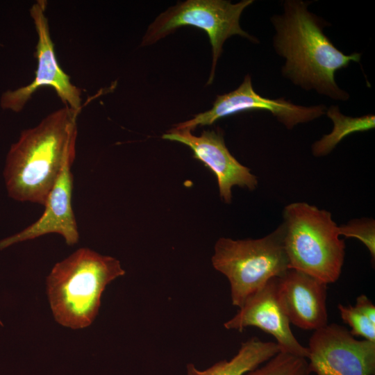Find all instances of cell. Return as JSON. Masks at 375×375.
<instances>
[{
    "label": "cell",
    "instance_id": "obj_18",
    "mask_svg": "<svg viewBox=\"0 0 375 375\" xmlns=\"http://www.w3.org/2000/svg\"><path fill=\"white\" fill-rule=\"evenodd\" d=\"M338 308L343 322L351 328L350 331L351 335L375 342V324H373L354 306L339 303Z\"/></svg>",
    "mask_w": 375,
    "mask_h": 375
},
{
    "label": "cell",
    "instance_id": "obj_14",
    "mask_svg": "<svg viewBox=\"0 0 375 375\" xmlns=\"http://www.w3.org/2000/svg\"><path fill=\"white\" fill-rule=\"evenodd\" d=\"M276 342H266L256 337L241 344L238 353L230 360H220L201 370L192 363L186 366L187 375H244L281 352Z\"/></svg>",
    "mask_w": 375,
    "mask_h": 375
},
{
    "label": "cell",
    "instance_id": "obj_10",
    "mask_svg": "<svg viewBox=\"0 0 375 375\" xmlns=\"http://www.w3.org/2000/svg\"><path fill=\"white\" fill-rule=\"evenodd\" d=\"M224 326L228 330L239 331L247 327L260 328L275 338L282 352L308 358V348L297 340L291 330L290 322L279 296L278 278L269 281L248 298Z\"/></svg>",
    "mask_w": 375,
    "mask_h": 375
},
{
    "label": "cell",
    "instance_id": "obj_19",
    "mask_svg": "<svg viewBox=\"0 0 375 375\" xmlns=\"http://www.w3.org/2000/svg\"><path fill=\"white\" fill-rule=\"evenodd\" d=\"M354 307L365 315L373 324H375V306L365 294L356 298Z\"/></svg>",
    "mask_w": 375,
    "mask_h": 375
},
{
    "label": "cell",
    "instance_id": "obj_4",
    "mask_svg": "<svg viewBox=\"0 0 375 375\" xmlns=\"http://www.w3.org/2000/svg\"><path fill=\"white\" fill-rule=\"evenodd\" d=\"M280 226L289 269L327 285L338 280L346 246L329 211L306 202L291 203L283 210Z\"/></svg>",
    "mask_w": 375,
    "mask_h": 375
},
{
    "label": "cell",
    "instance_id": "obj_1",
    "mask_svg": "<svg viewBox=\"0 0 375 375\" xmlns=\"http://www.w3.org/2000/svg\"><path fill=\"white\" fill-rule=\"evenodd\" d=\"M310 2L285 0L283 13L271 18L275 30L273 47L285 59L283 76L306 90H314L336 101H347L349 94L336 83L337 71L351 62H360L361 54L346 55L325 35L328 22L308 10Z\"/></svg>",
    "mask_w": 375,
    "mask_h": 375
},
{
    "label": "cell",
    "instance_id": "obj_11",
    "mask_svg": "<svg viewBox=\"0 0 375 375\" xmlns=\"http://www.w3.org/2000/svg\"><path fill=\"white\" fill-rule=\"evenodd\" d=\"M162 138L182 143L191 149L194 158L202 162L215 175L220 197L225 203L231 202L232 188L235 185L249 190L256 188V176L230 153L220 132L203 131L199 136H196L189 130L174 127Z\"/></svg>",
    "mask_w": 375,
    "mask_h": 375
},
{
    "label": "cell",
    "instance_id": "obj_20",
    "mask_svg": "<svg viewBox=\"0 0 375 375\" xmlns=\"http://www.w3.org/2000/svg\"><path fill=\"white\" fill-rule=\"evenodd\" d=\"M0 324H1V326H3V324H2V322H1V320H0Z\"/></svg>",
    "mask_w": 375,
    "mask_h": 375
},
{
    "label": "cell",
    "instance_id": "obj_17",
    "mask_svg": "<svg viewBox=\"0 0 375 375\" xmlns=\"http://www.w3.org/2000/svg\"><path fill=\"white\" fill-rule=\"evenodd\" d=\"M339 234L360 240L368 249L372 260H375V221L372 218L355 219L338 226Z\"/></svg>",
    "mask_w": 375,
    "mask_h": 375
},
{
    "label": "cell",
    "instance_id": "obj_7",
    "mask_svg": "<svg viewBox=\"0 0 375 375\" xmlns=\"http://www.w3.org/2000/svg\"><path fill=\"white\" fill-rule=\"evenodd\" d=\"M308 371L315 375H374L375 342L358 340L332 323L314 331L308 342Z\"/></svg>",
    "mask_w": 375,
    "mask_h": 375
},
{
    "label": "cell",
    "instance_id": "obj_16",
    "mask_svg": "<svg viewBox=\"0 0 375 375\" xmlns=\"http://www.w3.org/2000/svg\"><path fill=\"white\" fill-rule=\"evenodd\" d=\"M306 358L279 352L244 375H310Z\"/></svg>",
    "mask_w": 375,
    "mask_h": 375
},
{
    "label": "cell",
    "instance_id": "obj_15",
    "mask_svg": "<svg viewBox=\"0 0 375 375\" xmlns=\"http://www.w3.org/2000/svg\"><path fill=\"white\" fill-rule=\"evenodd\" d=\"M326 113L333 122V129L312 144V153L316 157L329 154L347 135L367 131L375 127V116L372 114L357 117H349L343 115L335 105L326 108Z\"/></svg>",
    "mask_w": 375,
    "mask_h": 375
},
{
    "label": "cell",
    "instance_id": "obj_5",
    "mask_svg": "<svg viewBox=\"0 0 375 375\" xmlns=\"http://www.w3.org/2000/svg\"><path fill=\"white\" fill-rule=\"evenodd\" d=\"M211 260L228 280L232 304L239 308L269 281L289 269L280 225L258 239L220 238Z\"/></svg>",
    "mask_w": 375,
    "mask_h": 375
},
{
    "label": "cell",
    "instance_id": "obj_3",
    "mask_svg": "<svg viewBox=\"0 0 375 375\" xmlns=\"http://www.w3.org/2000/svg\"><path fill=\"white\" fill-rule=\"evenodd\" d=\"M126 272L119 260L81 248L57 262L47 277V293L55 320L81 329L98 315L106 286Z\"/></svg>",
    "mask_w": 375,
    "mask_h": 375
},
{
    "label": "cell",
    "instance_id": "obj_6",
    "mask_svg": "<svg viewBox=\"0 0 375 375\" xmlns=\"http://www.w3.org/2000/svg\"><path fill=\"white\" fill-rule=\"evenodd\" d=\"M253 2V0H242L235 3L225 0H187L178 3L160 14L149 25L141 45L156 43L181 26H190L203 30L207 33L212 47V62L207 83L211 84L217 60L228 38L238 35L252 42H258L240 25L243 10Z\"/></svg>",
    "mask_w": 375,
    "mask_h": 375
},
{
    "label": "cell",
    "instance_id": "obj_13",
    "mask_svg": "<svg viewBox=\"0 0 375 375\" xmlns=\"http://www.w3.org/2000/svg\"><path fill=\"white\" fill-rule=\"evenodd\" d=\"M278 286L290 324L312 331L328 324L327 284L301 271L289 269L278 278Z\"/></svg>",
    "mask_w": 375,
    "mask_h": 375
},
{
    "label": "cell",
    "instance_id": "obj_8",
    "mask_svg": "<svg viewBox=\"0 0 375 375\" xmlns=\"http://www.w3.org/2000/svg\"><path fill=\"white\" fill-rule=\"evenodd\" d=\"M326 108L322 104L303 106L283 97H262L253 90L251 76L247 74L237 89L218 95L210 110L195 115L192 119L176 124L174 128L192 131L198 126L211 125L221 118L241 112L265 110L290 130L299 124L320 117L326 113Z\"/></svg>",
    "mask_w": 375,
    "mask_h": 375
},
{
    "label": "cell",
    "instance_id": "obj_2",
    "mask_svg": "<svg viewBox=\"0 0 375 375\" xmlns=\"http://www.w3.org/2000/svg\"><path fill=\"white\" fill-rule=\"evenodd\" d=\"M80 112L65 105L21 133L3 171L10 197L44 206L65 163L75 158Z\"/></svg>",
    "mask_w": 375,
    "mask_h": 375
},
{
    "label": "cell",
    "instance_id": "obj_12",
    "mask_svg": "<svg viewBox=\"0 0 375 375\" xmlns=\"http://www.w3.org/2000/svg\"><path fill=\"white\" fill-rule=\"evenodd\" d=\"M74 159L69 158L65 163L47 197L41 217L24 230L1 240L0 250L49 233L60 235L69 246L78 243L79 234L72 205L73 175L71 167Z\"/></svg>",
    "mask_w": 375,
    "mask_h": 375
},
{
    "label": "cell",
    "instance_id": "obj_9",
    "mask_svg": "<svg viewBox=\"0 0 375 375\" xmlns=\"http://www.w3.org/2000/svg\"><path fill=\"white\" fill-rule=\"evenodd\" d=\"M46 6V1L38 0L30 9L38 34L35 51L38 67L35 78L26 86L4 92L1 99L3 109L21 111L35 92L45 86L53 88L65 105L76 110H81V90L71 83L69 76L57 61L45 15Z\"/></svg>",
    "mask_w": 375,
    "mask_h": 375
}]
</instances>
